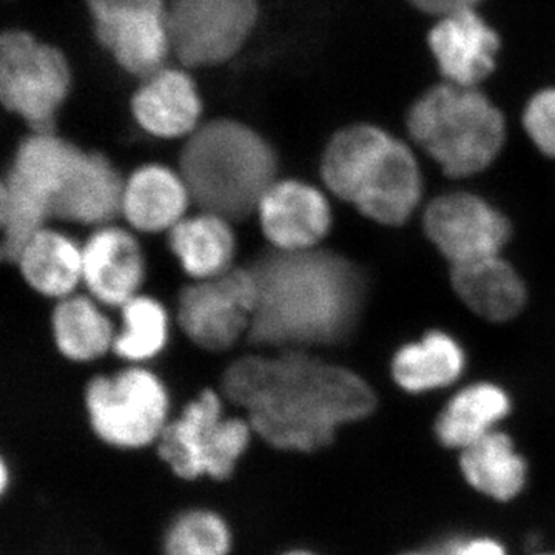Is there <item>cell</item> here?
<instances>
[{
	"label": "cell",
	"instance_id": "obj_1",
	"mask_svg": "<svg viewBox=\"0 0 555 555\" xmlns=\"http://www.w3.org/2000/svg\"><path fill=\"white\" fill-rule=\"evenodd\" d=\"M221 392L246 411L258 440L295 454L326 451L343 427L377 408V393L366 379L305 349L233 361L222 375Z\"/></svg>",
	"mask_w": 555,
	"mask_h": 555
},
{
	"label": "cell",
	"instance_id": "obj_2",
	"mask_svg": "<svg viewBox=\"0 0 555 555\" xmlns=\"http://www.w3.org/2000/svg\"><path fill=\"white\" fill-rule=\"evenodd\" d=\"M258 287L247 339L273 350L335 346L353 334L363 313V272L327 248L270 247L248 262Z\"/></svg>",
	"mask_w": 555,
	"mask_h": 555
},
{
	"label": "cell",
	"instance_id": "obj_3",
	"mask_svg": "<svg viewBox=\"0 0 555 555\" xmlns=\"http://www.w3.org/2000/svg\"><path fill=\"white\" fill-rule=\"evenodd\" d=\"M321 178L332 195L387 228L406 224L425 193L414 145L374 122L349 124L332 134Z\"/></svg>",
	"mask_w": 555,
	"mask_h": 555
},
{
	"label": "cell",
	"instance_id": "obj_4",
	"mask_svg": "<svg viewBox=\"0 0 555 555\" xmlns=\"http://www.w3.org/2000/svg\"><path fill=\"white\" fill-rule=\"evenodd\" d=\"M179 173L201 211L238 222L258 210L278 181V156L254 127L218 118L190 134L179 155Z\"/></svg>",
	"mask_w": 555,
	"mask_h": 555
},
{
	"label": "cell",
	"instance_id": "obj_5",
	"mask_svg": "<svg viewBox=\"0 0 555 555\" xmlns=\"http://www.w3.org/2000/svg\"><path fill=\"white\" fill-rule=\"evenodd\" d=\"M409 141L452 179L477 177L502 155L507 139L503 109L483 87L440 82L409 104Z\"/></svg>",
	"mask_w": 555,
	"mask_h": 555
},
{
	"label": "cell",
	"instance_id": "obj_6",
	"mask_svg": "<svg viewBox=\"0 0 555 555\" xmlns=\"http://www.w3.org/2000/svg\"><path fill=\"white\" fill-rule=\"evenodd\" d=\"M83 150L54 131L36 133L17 145L0 185L2 258L16 261L24 244L47 228L54 206Z\"/></svg>",
	"mask_w": 555,
	"mask_h": 555
},
{
	"label": "cell",
	"instance_id": "obj_7",
	"mask_svg": "<svg viewBox=\"0 0 555 555\" xmlns=\"http://www.w3.org/2000/svg\"><path fill=\"white\" fill-rule=\"evenodd\" d=\"M254 441L246 416L229 415L222 398L206 389L169 420L153 449L184 480H228Z\"/></svg>",
	"mask_w": 555,
	"mask_h": 555
},
{
	"label": "cell",
	"instance_id": "obj_8",
	"mask_svg": "<svg viewBox=\"0 0 555 555\" xmlns=\"http://www.w3.org/2000/svg\"><path fill=\"white\" fill-rule=\"evenodd\" d=\"M72 87V65L64 51L21 28L2 33L0 101L31 131L56 129L57 115Z\"/></svg>",
	"mask_w": 555,
	"mask_h": 555
},
{
	"label": "cell",
	"instance_id": "obj_9",
	"mask_svg": "<svg viewBox=\"0 0 555 555\" xmlns=\"http://www.w3.org/2000/svg\"><path fill=\"white\" fill-rule=\"evenodd\" d=\"M87 420L102 443L120 451L153 448L170 420L166 386L153 372L126 369L94 377L86 389Z\"/></svg>",
	"mask_w": 555,
	"mask_h": 555
},
{
	"label": "cell",
	"instance_id": "obj_10",
	"mask_svg": "<svg viewBox=\"0 0 555 555\" xmlns=\"http://www.w3.org/2000/svg\"><path fill=\"white\" fill-rule=\"evenodd\" d=\"M171 53L188 68L228 64L258 28V0H169Z\"/></svg>",
	"mask_w": 555,
	"mask_h": 555
},
{
	"label": "cell",
	"instance_id": "obj_11",
	"mask_svg": "<svg viewBox=\"0 0 555 555\" xmlns=\"http://www.w3.org/2000/svg\"><path fill=\"white\" fill-rule=\"evenodd\" d=\"M257 301V281L248 266L230 268L182 288L178 323L193 345L224 352L241 337L247 338Z\"/></svg>",
	"mask_w": 555,
	"mask_h": 555
},
{
	"label": "cell",
	"instance_id": "obj_12",
	"mask_svg": "<svg viewBox=\"0 0 555 555\" xmlns=\"http://www.w3.org/2000/svg\"><path fill=\"white\" fill-rule=\"evenodd\" d=\"M423 229L451 268L499 257L513 235L509 219L499 208L466 190L430 201L423 214Z\"/></svg>",
	"mask_w": 555,
	"mask_h": 555
},
{
	"label": "cell",
	"instance_id": "obj_13",
	"mask_svg": "<svg viewBox=\"0 0 555 555\" xmlns=\"http://www.w3.org/2000/svg\"><path fill=\"white\" fill-rule=\"evenodd\" d=\"M426 47L440 80L462 87H483L494 76L503 39L480 9H467L433 20Z\"/></svg>",
	"mask_w": 555,
	"mask_h": 555
},
{
	"label": "cell",
	"instance_id": "obj_14",
	"mask_svg": "<svg viewBox=\"0 0 555 555\" xmlns=\"http://www.w3.org/2000/svg\"><path fill=\"white\" fill-rule=\"evenodd\" d=\"M257 214L270 247L288 251L320 247L334 222L327 196L298 179L273 182Z\"/></svg>",
	"mask_w": 555,
	"mask_h": 555
},
{
	"label": "cell",
	"instance_id": "obj_15",
	"mask_svg": "<svg viewBox=\"0 0 555 555\" xmlns=\"http://www.w3.org/2000/svg\"><path fill=\"white\" fill-rule=\"evenodd\" d=\"M131 115L155 138H189L201 126L203 100L185 69L160 68L149 76L130 101Z\"/></svg>",
	"mask_w": 555,
	"mask_h": 555
},
{
	"label": "cell",
	"instance_id": "obj_16",
	"mask_svg": "<svg viewBox=\"0 0 555 555\" xmlns=\"http://www.w3.org/2000/svg\"><path fill=\"white\" fill-rule=\"evenodd\" d=\"M91 22L94 38L124 72L145 79L164 68L171 53L166 11H126Z\"/></svg>",
	"mask_w": 555,
	"mask_h": 555
},
{
	"label": "cell",
	"instance_id": "obj_17",
	"mask_svg": "<svg viewBox=\"0 0 555 555\" xmlns=\"http://www.w3.org/2000/svg\"><path fill=\"white\" fill-rule=\"evenodd\" d=\"M83 283L98 301L122 308L144 283L145 258L127 230L102 225L82 247Z\"/></svg>",
	"mask_w": 555,
	"mask_h": 555
},
{
	"label": "cell",
	"instance_id": "obj_18",
	"mask_svg": "<svg viewBox=\"0 0 555 555\" xmlns=\"http://www.w3.org/2000/svg\"><path fill=\"white\" fill-rule=\"evenodd\" d=\"M126 181L104 153L86 152L69 175L54 206V217L82 225H107L122 214Z\"/></svg>",
	"mask_w": 555,
	"mask_h": 555
},
{
	"label": "cell",
	"instance_id": "obj_19",
	"mask_svg": "<svg viewBox=\"0 0 555 555\" xmlns=\"http://www.w3.org/2000/svg\"><path fill=\"white\" fill-rule=\"evenodd\" d=\"M451 284L470 312L491 323L514 320L528 301L524 278L502 255L452 266Z\"/></svg>",
	"mask_w": 555,
	"mask_h": 555
},
{
	"label": "cell",
	"instance_id": "obj_20",
	"mask_svg": "<svg viewBox=\"0 0 555 555\" xmlns=\"http://www.w3.org/2000/svg\"><path fill=\"white\" fill-rule=\"evenodd\" d=\"M190 193L181 173L159 164L139 167L126 181L122 215L141 232L170 230L184 218Z\"/></svg>",
	"mask_w": 555,
	"mask_h": 555
},
{
	"label": "cell",
	"instance_id": "obj_21",
	"mask_svg": "<svg viewBox=\"0 0 555 555\" xmlns=\"http://www.w3.org/2000/svg\"><path fill=\"white\" fill-rule=\"evenodd\" d=\"M466 369V352L444 331H429L397 350L390 363L396 385L408 393H427L454 385Z\"/></svg>",
	"mask_w": 555,
	"mask_h": 555
},
{
	"label": "cell",
	"instance_id": "obj_22",
	"mask_svg": "<svg viewBox=\"0 0 555 555\" xmlns=\"http://www.w3.org/2000/svg\"><path fill=\"white\" fill-rule=\"evenodd\" d=\"M509 393L495 383L478 382L460 389L437 416L436 436L443 447L466 449L509 415Z\"/></svg>",
	"mask_w": 555,
	"mask_h": 555
},
{
	"label": "cell",
	"instance_id": "obj_23",
	"mask_svg": "<svg viewBox=\"0 0 555 555\" xmlns=\"http://www.w3.org/2000/svg\"><path fill=\"white\" fill-rule=\"evenodd\" d=\"M14 264L28 286L50 298L69 297L83 281L82 248L49 228L40 229L24 244Z\"/></svg>",
	"mask_w": 555,
	"mask_h": 555
},
{
	"label": "cell",
	"instance_id": "obj_24",
	"mask_svg": "<svg viewBox=\"0 0 555 555\" xmlns=\"http://www.w3.org/2000/svg\"><path fill=\"white\" fill-rule=\"evenodd\" d=\"M169 247L184 272L201 281L233 268L236 240L229 219L201 211L169 230Z\"/></svg>",
	"mask_w": 555,
	"mask_h": 555
},
{
	"label": "cell",
	"instance_id": "obj_25",
	"mask_svg": "<svg viewBox=\"0 0 555 555\" xmlns=\"http://www.w3.org/2000/svg\"><path fill=\"white\" fill-rule=\"evenodd\" d=\"M460 466L469 485L500 502L520 494L526 483L524 456L509 436L499 430L463 449Z\"/></svg>",
	"mask_w": 555,
	"mask_h": 555
},
{
	"label": "cell",
	"instance_id": "obj_26",
	"mask_svg": "<svg viewBox=\"0 0 555 555\" xmlns=\"http://www.w3.org/2000/svg\"><path fill=\"white\" fill-rule=\"evenodd\" d=\"M51 327L62 356L80 363L107 353L116 338L108 318L89 297L80 295H69L57 302Z\"/></svg>",
	"mask_w": 555,
	"mask_h": 555
},
{
	"label": "cell",
	"instance_id": "obj_27",
	"mask_svg": "<svg viewBox=\"0 0 555 555\" xmlns=\"http://www.w3.org/2000/svg\"><path fill=\"white\" fill-rule=\"evenodd\" d=\"M120 312L122 331L113 343L116 356L134 363L159 356L169 339V315L158 299L137 295Z\"/></svg>",
	"mask_w": 555,
	"mask_h": 555
},
{
	"label": "cell",
	"instance_id": "obj_28",
	"mask_svg": "<svg viewBox=\"0 0 555 555\" xmlns=\"http://www.w3.org/2000/svg\"><path fill=\"white\" fill-rule=\"evenodd\" d=\"M232 547L229 521L208 507L179 513L163 539V555H230Z\"/></svg>",
	"mask_w": 555,
	"mask_h": 555
},
{
	"label": "cell",
	"instance_id": "obj_29",
	"mask_svg": "<svg viewBox=\"0 0 555 555\" xmlns=\"http://www.w3.org/2000/svg\"><path fill=\"white\" fill-rule=\"evenodd\" d=\"M521 127L540 155L555 159V86L529 94L521 109Z\"/></svg>",
	"mask_w": 555,
	"mask_h": 555
},
{
	"label": "cell",
	"instance_id": "obj_30",
	"mask_svg": "<svg viewBox=\"0 0 555 555\" xmlns=\"http://www.w3.org/2000/svg\"><path fill=\"white\" fill-rule=\"evenodd\" d=\"M91 20L134 10H167V0H86Z\"/></svg>",
	"mask_w": 555,
	"mask_h": 555
},
{
	"label": "cell",
	"instance_id": "obj_31",
	"mask_svg": "<svg viewBox=\"0 0 555 555\" xmlns=\"http://www.w3.org/2000/svg\"><path fill=\"white\" fill-rule=\"evenodd\" d=\"M406 2L418 13L436 20L454 11L480 9L485 0H406Z\"/></svg>",
	"mask_w": 555,
	"mask_h": 555
},
{
	"label": "cell",
	"instance_id": "obj_32",
	"mask_svg": "<svg viewBox=\"0 0 555 555\" xmlns=\"http://www.w3.org/2000/svg\"><path fill=\"white\" fill-rule=\"evenodd\" d=\"M449 555H505V550L494 540L477 539L460 543Z\"/></svg>",
	"mask_w": 555,
	"mask_h": 555
},
{
	"label": "cell",
	"instance_id": "obj_33",
	"mask_svg": "<svg viewBox=\"0 0 555 555\" xmlns=\"http://www.w3.org/2000/svg\"><path fill=\"white\" fill-rule=\"evenodd\" d=\"M281 555H321L312 550H306V547H295V550H288L286 553Z\"/></svg>",
	"mask_w": 555,
	"mask_h": 555
},
{
	"label": "cell",
	"instance_id": "obj_34",
	"mask_svg": "<svg viewBox=\"0 0 555 555\" xmlns=\"http://www.w3.org/2000/svg\"><path fill=\"white\" fill-rule=\"evenodd\" d=\"M411 555H425V554H411Z\"/></svg>",
	"mask_w": 555,
	"mask_h": 555
}]
</instances>
